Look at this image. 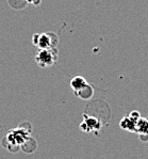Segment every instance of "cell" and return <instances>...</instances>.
Returning <instances> with one entry per match:
<instances>
[{"mask_svg":"<svg viewBox=\"0 0 148 159\" xmlns=\"http://www.w3.org/2000/svg\"><path fill=\"white\" fill-rule=\"evenodd\" d=\"M137 134L148 138V117H141L137 123Z\"/></svg>","mask_w":148,"mask_h":159,"instance_id":"cell-8","label":"cell"},{"mask_svg":"<svg viewBox=\"0 0 148 159\" xmlns=\"http://www.w3.org/2000/svg\"><path fill=\"white\" fill-rule=\"evenodd\" d=\"M25 1H26V0H25ZM26 2H27V1H26Z\"/></svg>","mask_w":148,"mask_h":159,"instance_id":"cell-11","label":"cell"},{"mask_svg":"<svg viewBox=\"0 0 148 159\" xmlns=\"http://www.w3.org/2000/svg\"><path fill=\"white\" fill-rule=\"evenodd\" d=\"M101 127H102V124H101L100 120L89 116H84L83 122L80 124V129L85 133H98Z\"/></svg>","mask_w":148,"mask_h":159,"instance_id":"cell-4","label":"cell"},{"mask_svg":"<svg viewBox=\"0 0 148 159\" xmlns=\"http://www.w3.org/2000/svg\"><path fill=\"white\" fill-rule=\"evenodd\" d=\"M89 84L86 81V79L82 76H76L70 80V88L72 89L74 92H77L79 90H81L82 88H84L85 85Z\"/></svg>","mask_w":148,"mask_h":159,"instance_id":"cell-7","label":"cell"},{"mask_svg":"<svg viewBox=\"0 0 148 159\" xmlns=\"http://www.w3.org/2000/svg\"><path fill=\"white\" fill-rule=\"evenodd\" d=\"M128 116H129V117L131 120H133V121L135 122V123H137V122H139V120L141 119V114H140V112L139 111H137V110H133V111H131L129 114H128Z\"/></svg>","mask_w":148,"mask_h":159,"instance_id":"cell-9","label":"cell"},{"mask_svg":"<svg viewBox=\"0 0 148 159\" xmlns=\"http://www.w3.org/2000/svg\"><path fill=\"white\" fill-rule=\"evenodd\" d=\"M31 137V127L19 126L10 130L2 140V145L12 153H15L18 150H23L25 144L28 142Z\"/></svg>","mask_w":148,"mask_h":159,"instance_id":"cell-1","label":"cell"},{"mask_svg":"<svg viewBox=\"0 0 148 159\" xmlns=\"http://www.w3.org/2000/svg\"><path fill=\"white\" fill-rule=\"evenodd\" d=\"M32 44L38 49H50L58 47L59 36L53 32L35 33L32 36Z\"/></svg>","mask_w":148,"mask_h":159,"instance_id":"cell-2","label":"cell"},{"mask_svg":"<svg viewBox=\"0 0 148 159\" xmlns=\"http://www.w3.org/2000/svg\"><path fill=\"white\" fill-rule=\"evenodd\" d=\"M120 128L128 130L130 133H137V123H135L133 120H131L129 116H124L120 122Z\"/></svg>","mask_w":148,"mask_h":159,"instance_id":"cell-6","label":"cell"},{"mask_svg":"<svg viewBox=\"0 0 148 159\" xmlns=\"http://www.w3.org/2000/svg\"><path fill=\"white\" fill-rule=\"evenodd\" d=\"M74 93H75V95H76L77 97H79L80 99L89 101V99H91L94 95V88L92 84H87L85 87L82 88L81 90H79V91H77V92H74Z\"/></svg>","mask_w":148,"mask_h":159,"instance_id":"cell-5","label":"cell"},{"mask_svg":"<svg viewBox=\"0 0 148 159\" xmlns=\"http://www.w3.org/2000/svg\"><path fill=\"white\" fill-rule=\"evenodd\" d=\"M59 58L58 47L50 49H38L35 55V62L41 68L50 67L57 62Z\"/></svg>","mask_w":148,"mask_h":159,"instance_id":"cell-3","label":"cell"},{"mask_svg":"<svg viewBox=\"0 0 148 159\" xmlns=\"http://www.w3.org/2000/svg\"><path fill=\"white\" fill-rule=\"evenodd\" d=\"M27 3H30V4H34V6H38V4L42 2V0H26Z\"/></svg>","mask_w":148,"mask_h":159,"instance_id":"cell-10","label":"cell"}]
</instances>
